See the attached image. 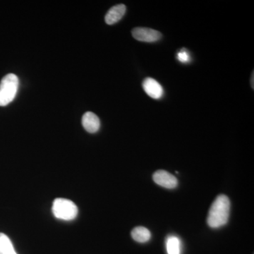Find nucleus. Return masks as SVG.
I'll use <instances>...</instances> for the list:
<instances>
[{
	"instance_id": "obj_1",
	"label": "nucleus",
	"mask_w": 254,
	"mask_h": 254,
	"mask_svg": "<svg viewBox=\"0 0 254 254\" xmlns=\"http://www.w3.org/2000/svg\"><path fill=\"white\" fill-rule=\"evenodd\" d=\"M230 212V200L226 195H218L209 210L207 222L209 227L218 228L226 225Z\"/></svg>"
},
{
	"instance_id": "obj_2",
	"label": "nucleus",
	"mask_w": 254,
	"mask_h": 254,
	"mask_svg": "<svg viewBox=\"0 0 254 254\" xmlns=\"http://www.w3.org/2000/svg\"><path fill=\"white\" fill-rule=\"evenodd\" d=\"M52 210L55 218L64 221L74 220L78 213L77 206L73 201L63 198L54 200Z\"/></svg>"
},
{
	"instance_id": "obj_3",
	"label": "nucleus",
	"mask_w": 254,
	"mask_h": 254,
	"mask_svg": "<svg viewBox=\"0 0 254 254\" xmlns=\"http://www.w3.org/2000/svg\"><path fill=\"white\" fill-rule=\"evenodd\" d=\"M18 78L13 73L6 75L0 82V106H6L14 100L17 93Z\"/></svg>"
},
{
	"instance_id": "obj_4",
	"label": "nucleus",
	"mask_w": 254,
	"mask_h": 254,
	"mask_svg": "<svg viewBox=\"0 0 254 254\" xmlns=\"http://www.w3.org/2000/svg\"><path fill=\"white\" fill-rule=\"evenodd\" d=\"M132 36L138 41L145 43H154L160 41L162 34L156 30L148 28H135L132 30Z\"/></svg>"
},
{
	"instance_id": "obj_5",
	"label": "nucleus",
	"mask_w": 254,
	"mask_h": 254,
	"mask_svg": "<svg viewBox=\"0 0 254 254\" xmlns=\"http://www.w3.org/2000/svg\"><path fill=\"white\" fill-rule=\"evenodd\" d=\"M153 181L159 186L170 189V190L176 188L178 185V181H177L176 177L165 170H158V171L155 172L153 174Z\"/></svg>"
},
{
	"instance_id": "obj_6",
	"label": "nucleus",
	"mask_w": 254,
	"mask_h": 254,
	"mask_svg": "<svg viewBox=\"0 0 254 254\" xmlns=\"http://www.w3.org/2000/svg\"><path fill=\"white\" fill-rule=\"evenodd\" d=\"M143 88L147 95L153 99H160L163 97V87L156 80L152 78H146L143 82Z\"/></svg>"
},
{
	"instance_id": "obj_7",
	"label": "nucleus",
	"mask_w": 254,
	"mask_h": 254,
	"mask_svg": "<svg viewBox=\"0 0 254 254\" xmlns=\"http://www.w3.org/2000/svg\"><path fill=\"white\" fill-rule=\"evenodd\" d=\"M82 125L86 131L94 133L99 130L100 122L98 117L95 113L87 112L82 118Z\"/></svg>"
},
{
	"instance_id": "obj_8",
	"label": "nucleus",
	"mask_w": 254,
	"mask_h": 254,
	"mask_svg": "<svg viewBox=\"0 0 254 254\" xmlns=\"http://www.w3.org/2000/svg\"><path fill=\"white\" fill-rule=\"evenodd\" d=\"M126 10V6L125 4H120L113 6L105 15V22L108 25H113L118 23L125 14Z\"/></svg>"
},
{
	"instance_id": "obj_9",
	"label": "nucleus",
	"mask_w": 254,
	"mask_h": 254,
	"mask_svg": "<svg viewBox=\"0 0 254 254\" xmlns=\"http://www.w3.org/2000/svg\"><path fill=\"white\" fill-rule=\"evenodd\" d=\"M166 250L168 254H182V245L179 237L170 235L166 239Z\"/></svg>"
},
{
	"instance_id": "obj_10",
	"label": "nucleus",
	"mask_w": 254,
	"mask_h": 254,
	"mask_svg": "<svg viewBox=\"0 0 254 254\" xmlns=\"http://www.w3.org/2000/svg\"><path fill=\"white\" fill-rule=\"evenodd\" d=\"M131 237L137 242L145 243L150 240L151 233L144 227H136L132 230Z\"/></svg>"
},
{
	"instance_id": "obj_11",
	"label": "nucleus",
	"mask_w": 254,
	"mask_h": 254,
	"mask_svg": "<svg viewBox=\"0 0 254 254\" xmlns=\"http://www.w3.org/2000/svg\"><path fill=\"white\" fill-rule=\"evenodd\" d=\"M0 254H17L7 235L0 233Z\"/></svg>"
},
{
	"instance_id": "obj_12",
	"label": "nucleus",
	"mask_w": 254,
	"mask_h": 254,
	"mask_svg": "<svg viewBox=\"0 0 254 254\" xmlns=\"http://www.w3.org/2000/svg\"><path fill=\"white\" fill-rule=\"evenodd\" d=\"M177 59L182 63H187L190 62V56L186 50H182L177 54Z\"/></svg>"
},
{
	"instance_id": "obj_13",
	"label": "nucleus",
	"mask_w": 254,
	"mask_h": 254,
	"mask_svg": "<svg viewBox=\"0 0 254 254\" xmlns=\"http://www.w3.org/2000/svg\"><path fill=\"white\" fill-rule=\"evenodd\" d=\"M254 72L253 71V73H252V80H251V84H252V88H253L254 89Z\"/></svg>"
}]
</instances>
